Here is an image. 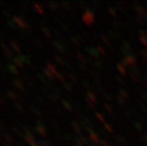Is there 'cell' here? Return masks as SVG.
Here are the masks:
<instances>
[{
	"label": "cell",
	"mask_w": 147,
	"mask_h": 146,
	"mask_svg": "<svg viewBox=\"0 0 147 146\" xmlns=\"http://www.w3.org/2000/svg\"><path fill=\"white\" fill-rule=\"evenodd\" d=\"M5 145H6V146H10V145H8V144H5Z\"/></svg>",
	"instance_id": "obj_23"
},
{
	"label": "cell",
	"mask_w": 147,
	"mask_h": 146,
	"mask_svg": "<svg viewBox=\"0 0 147 146\" xmlns=\"http://www.w3.org/2000/svg\"><path fill=\"white\" fill-rule=\"evenodd\" d=\"M4 104H5L4 101H3V99H2L1 97H0V106L3 107V106H4Z\"/></svg>",
	"instance_id": "obj_19"
},
{
	"label": "cell",
	"mask_w": 147,
	"mask_h": 146,
	"mask_svg": "<svg viewBox=\"0 0 147 146\" xmlns=\"http://www.w3.org/2000/svg\"><path fill=\"white\" fill-rule=\"evenodd\" d=\"M10 44H11V48H13V50H14L15 52H17V53L19 54V55H22V54H21V49H20V48H19V46H18V45L16 44V43L13 42V41H10Z\"/></svg>",
	"instance_id": "obj_8"
},
{
	"label": "cell",
	"mask_w": 147,
	"mask_h": 146,
	"mask_svg": "<svg viewBox=\"0 0 147 146\" xmlns=\"http://www.w3.org/2000/svg\"><path fill=\"white\" fill-rule=\"evenodd\" d=\"M7 68H8V70L10 71L11 74H14V75H18V74H19V72H18L16 67H15L14 65L9 64L8 66H7Z\"/></svg>",
	"instance_id": "obj_6"
},
{
	"label": "cell",
	"mask_w": 147,
	"mask_h": 146,
	"mask_svg": "<svg viewBox=\"0 0 147 146\" xmlns=\"http://www.w3.org/2000/svg\"><path fill=\"white\" fill-rule=\"evenodd\" d=\"M19 146H24V145H23V144H22V143H21V144H19Z\"/></svg>",
	"instance_id": "obj_22"
},
{
	"label": "cell",
	"mask_w": 147,
	"mask_h": 146,
	"mask_svg": "<svg viewBox=\"0 0 147 146\" xmlns=\"http://www.w3.org/2000/svg\"><path fill=\"white\" fill-rule=\"evenodd\" d=\"M44 72H45V74L49 77V78H51V79L53 78V77H52V74H51V72H49V71L48 69H47V68H44Z\"/></svg>",
	"instance_id": "obj_15"
},
{
	"label": "cell",
	"mask_w": 147,
	"mask_h": 146,
	"mask_svg": "<svg viewBox=\"0 0 147 146\" xmlns=\"http://www.w3.org/2000/svg\"><path fill=\"white\" fill-rule=\"evenodd\" d=\"M8 25L11 28V29H13V30L16 29V24H15L14 22H12V21H11V20L8 21Z\"/></svg>",
	"instance_id": "obj_14"
},
{
	"label": "cell",
	"mask_w": 147,
	"mask_h": 146,
	"mask_svg": "<svg viewBox=\"0 0 147 146\" xmlns=\"http://www.w3.org/2000/svg\"><path fill=\"white\" fill-rule=\"evenodd\" d=\"M35 131L37 133H39L41 136H46V130H45V127H44L41 123H39L38 125L36 126V128H35Z\"/></svg>",
	"instance_id": "obj_7"
},
{
	"label": "cell",
	"mask_w": 147,
	"mask_h": 146,
	"mask_svg": "<svg viewBox=\"0 0 147 146\" xmlns=\"http://www.w3.org/2000/svg\"><path fill=\"white\" fill-rule=\"evenodd\" d=\"M2 137H3V139H4V141H6V143H8V145H11L13 143V139H12V137L9 134V133L3 132Z\"/></svg>",
	"instance_id": "obj_2"
},
{
	"label": "cell",
	"mask_w": 147,
	"mask_h": 146,
	"mask_svg": "<svg viewBox=\"0 0 147 146\" xmlns=\"http://www.w3.org/2000/svg\"><path fill=\"white\" fill-rule=\"evenodd\" d=\"M43 32L46 34V36H47V37H49V38L51 37V33H49V30H47V29H43Z\"/></svg>",
	"instance_id": "obj_18"
},
{
	"label": "cell",
	"mask_w": 147,
	"mask_h": 146,
	"mask_svg": "<svg viewBox=\"0 0 147 146\" xmlns=\"http://www.w3.org/2000/svg\"><path fill=\"white\" fill-rule=\"evenodd\" d=\"M7 95H8V97H10L11 99V100H13V101H17L18 100L17 94L15 92H13V91H11V90H9V91L7 92Z\"/></svg>",
	"instance_id": "obj_9"
},
{
	"label": "cell",
	"mask_w": 147,
	"mask_h": 146,
	"mask_svg": "<svg viewBox=\"0 0 147 146\" xmlns=\"http://www.w3.org/2000/svg\"><path fill=\"white\" fill-rule=\"evenodd\" d=\"M34 7H35V10H36L37 11H38L40 14H43V13H44V11H43V9H42L41 6H39V5L35 4V5H34Z\"/></svg>",
	"instance_id": "obj_13"
},
{
	"label": "cell",
	"mask_w": 147,
	"mask_h": 146,
	"mask_svg": "<svg viewBox=\"0 0 147 146\" xmlns=\"http://www.w3.org/2000/svg\"><path fill=\"white\" fill-rule=\"evenodd\" d=\"M19 57L22 59V61L24 62V64H27V65L30 64V59L27 55H19Z\"/></svg>",
	"instance_id": "obj_10"
},
{
	"label": "cell",
	"mask_w": 147,
	"mask_h": 146,
	"mask_svg": "<svg viewBox=\"0 0 147 146\" xmlns=\"http://www.w3.org/2000/svg\"><path fill=\"white\" fill-rule=\"evenodd\" d=\"M12 19H13V22L16 24L19 28H21V29H27L28 23L23 19V18L18 17V16H13Z\"/></svg>",
	"instance_id": "obj_1"
},
{
	"label": "cell",
	"mask_w": 147,
	"mask_h": 146,
	"mask_svg": "<svg viewBox=\"0 0 147 146\" xmlns=\"http://www.w3.org/2000/svg\"><path fill=\"white\" fill-rule=\"evenodd\" d=\"M1 48H2V49H3V51H4L5 55H6V56H7L9 59L12 57V52L10 50V48H9L7 46H5V45L1 44Z\"/></svg>",
	"instance_id": "obj_5"
},
{
	"label": "cell",
	"mask_w": 147,
	"mask_h": 146,
	"mask_svg": "<svg viewBox=\"0 0 147 146\" xmlns=\"http://www.w3.org/2000/svg\"><path fill=\"white\" fill-rule=\"evenodd\" d=\"M13 85H14V86H15V87H16L18 90H20V91H22V92H24V91H25V86H24V85H23V83H22L19 79H15V80L13 81Z\"/></svg>",
	"instance_id": "obj_3"
},
{
	"label": "cell",
	"mask_w": 147,
	"mask_h": 146,
	"mask_svg": "<svg viewBox=\"0 0 147 146\" xmlns=\"http://www.w3.org/2000/svg\"><path fill=\"white\" fill-rule=\"evenodd\" d=\"M4 128H5L4 123H3L1 120H0V130H4Z\"/></svg>",
	"instance_id": "obj_20"
},
{
	"label": "cell",
	"mask_w": 147,
	"mask_h": 146,
	"mask_svg": "<svg viewBox=\"0 0 147 146\" xmlns=\"http://www.w3.org/2000/svg\"><path fill=\"white\" fill-rule=\"evenodd\" d=\"M0 142H1V143H3V142H4V139L2 138L1 135H0Z\"/></svg>",
	"instance_id": "obj_21"
},
{
	"label": "cell",
	"mask_w": 147,
	"mask_h": 146,
	"mask_svg": "<svg viewBox=\"0 0 147 146\" xmlns=\"http://www.w3.org/2000/svg\"><path fill=\"white\" fill-rule=\"evenodd\" d=\"M12 130H13V131L15 132V133H16V134L18 135V136H24V138H25V135L23 134V133H22L21 131H20V130L19 129H18L17 128V127H15V126H13V127H12Z\"/></svg>",
	"instance_id": "obj_11"
},
{
	"label": "cell",
	"mask_w": 147,
	"mask_h": 146,
	"mask_svg": "<svg viewBox=\"0 0 147 146\" xmlns=\"http://www.w3.org/2000/svg\"><path fill=\"white\" fill-rule=\"evenodd\" d=\"M13 63H14L15 66H17L20 68H24V67H25L24 62L22 61V59L20 57H14L13 58Z\"/></svg>",
	"instance_id": "obj_4"
},
{
	"label": "cell",
	"mask_w": 147,
	"mask_h": 146,
	"mask_svg": "<svg viewBox=\"0 0 147 146\" xmlns=\"http://www.w3.org/2000/svg\"><path fill=\"white\" fill-rule=\"evenodd\" d=\"M15 108L19 111V112H22V113H24V109H23V107H22V105L20 104H18V102H15Z\"/></svg>",
	"instance_id": "obj_12"
},
{
	"label": "cell",
	"mask_w": 147,
	"mask_h": 146,
	"mask_svg": "<svg viewBox=\"0 0 147 146\" xmlns=\"http://www.w3.org/2000/svg\"><path fill=\"white\" fill-rule=\"evenodd\" d=\"M48 68H49V70H51V71H52V72L56 73V69H55L54 66H52V65H51V64H48Z\"/></svg>",
	"instance_id": "obj_16"
},
{
	"label": "cell",
	"mask_w": 147,
	"mask_h": 146,
	"mask_svg": "<svg viewBox=\"0 0 147 146\" xmlns=\"http://www.w3.org/2000/svg\"><path fill=\"white\" fill-rule=\"evenodd\" d=\"M32 111H33V112L35 113V115H37V116H38V117L41 116V113L39 112V110L37 109V108H34V107H33V108H32Z\"/></svg>",
	"instance_id": "obj_17"
}]
</instances>
